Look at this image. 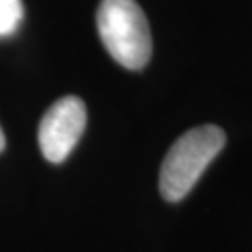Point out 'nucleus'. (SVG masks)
Segmentation results:
<instances>
[{
    "mask_svg": "<svg viewBox=\"0 0 252 252\" xmlns=\"http://www.w3.org/2000/svg\"><path fill=\"white\" fill-rule=\"evenodd\" d=\"M4 146H6V138H4V133H2V129H0V152L4 150Z\"/></svg>",
    "mask_w": 252,
    "mask_h": 252,
    "instance_id": "obj_5",
    "label": "nucleus"
},
{
    "mask_svg": "<svg viewBox=\"0 0 252 252\" xmlns=\"http://www.w3.org/2000/svg\"><path fill=\"white\" fill-rule=\"evenodd\" d=\"M97 32L108 54L127 69H142L152 56V34L135 0H101Z\"/></svg>",
    "mask_w": 252,
    "mask_h": 252,
    "instance_id": "obj_2",
    "label": "nucleus"
},
{
    "mask_svg": "<svg viewBox=\"0 0 252 252\" xmlns=\"http://www.w3.org/2000/svg\"><path fill=\"white\" fill-rule=\"evenodd\" d=\"M224 144V131L213 124L194 127L181 135L162 161L159 174L162 198L168 202L185 198Z\"/></svg>",
    "mask_w": 252,
    "mask_h": 252,
    "instance_id": "obj_1",
    "label": "nucleus"
},
{
    "mask_svg": "<svg viewBox=\"0 0 252 252\" xmlns=\"http://www.w3.org/2000/svg\"><path fill=\"white\" fill-rule=\"evenodd\" d=\"M86 127V107L77 95H65L47 110L37 129V142L49 162H62Z\"/></svg>",
    "mask_w": 252,
    "mask_h": 252,
    "instance_id": "obj_3",
    "label": "nucleus"
},
{
    "mask_svg": "<svg viewBox=\"0 0 252 252\" xmlns=\"http://www.w3.org/2000/svg\"><path fill=\"white\" fill-rule=\"evenodd\" d=\"M23 21L21 0H0V37L11 36Z\"/></svg>",
    "mask_w": 252,
    "mask_h": 252,
    "instance_id": "obj_4",
    "label": "nucleus"
}]
</instances>
